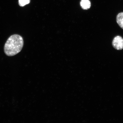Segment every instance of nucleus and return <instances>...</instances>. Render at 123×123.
Instances as JSON below:
<instances>
[{
	"label": "nucleus",
	"mask_w": 123,
	"mask_h": 123,
	"mask_svg": "<svg viewBox=\"0 0 123 123\" xmlns=\"http://www.w3.org/2000/svg\"><path fill=\"white\" fill-rule=\"evenodd\" d=\"M30 0H19V5L21 7H24L30 3Z\"/></svg>",
	"instance_id": "39448f33"
},
{
	"label": "nucleus",
	"mask_w": 123,
	"mask_h": 123,
	"mask_svg": "<svg viewBox=\"0 0 123 123\" xmlns=\"http://www.w3.org/2000/svg\"><path fill=\"white\" fill-rule=\"evenodd\" d=\"M24 44V40L20 35H12L8 38L5 44L4 53L8 56H14L21 51Z\"/></svg>",
	"instance_id": "f257e3e1"
},
{
	"label": "nucleus",
	"mask_w": 123,
	"mask_h": 123,
	"mask_svg": "<svg viewBox=\"0 0 123 123\" xmlns=\"http://www.w3.org/2000/svg\"><path fill=\"white\" fill-rule=\"evenodd\" d=\"M112 44L113 47L116 50H122L123 49V38L119 36L115 37Z\"/></svg>",
	"instance_id": "f03ea898"
},
{
	"label": "nucleus",
	"mask_w": 123,
	"mask_h": 123,
	"mask_svg": "<svg viewBox=\"0 0 123 123\" xmlns=\"http://www.w3.org/2000/svg\"><path fill=\"white\" fill-rule=\"evenodd\" d=\"M116 20L119 26L123 29V12L118 14L117 16Z\"/></svg>",
	"instance_id": "20e7f679"
},
{
	"label": "nucleus",
	"mask_w": 123,
	"mask_h": 123,
	"mask_svg": "<svg viewBox=\"0 0 123 123\" xmlns=\"http://www.w3.org/2000/svg\"><path fill=\"white\" fill-rule=\"evenodd\" d=\"M80 5L81 8L85 10L90 9L91 6V4L89 0H81Z\"/></svg>",
	"instance_id": "7ed1b4c3"
}]
</instances>
